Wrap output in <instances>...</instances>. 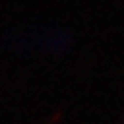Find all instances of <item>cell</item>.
<instances>
[{
  "instance_id": "6da1fadb",
  "label": "cell",
  "mask_w": 124,
  "mask_h": 124,
  "mask_svg": "<svg viewBox=\"0 0 124 124\" xmlns=\"http://www.w3.org/2000/svg\"><path fill=\"white\" fill-rule=\"evenodd\" d=\"M62 120H64V112H62V110H56V112H54L44 124H60Z\"/></svg>"
},
{
  "instance_id": "7a4b0ae2",
  "label": "cell",
  "mask_w": 124,
  "mask_h": 124,
  "mask_svg": "<svg viewBox=\"0 0 124 124\" xmlns=\"http://www.w3.org/2000/svg\"><path fill=\"white\" fill-rule=\"evenodd\" d=\"M120 124H124V116H122V118H120Z\"/></svg>"
}]
</instances>
